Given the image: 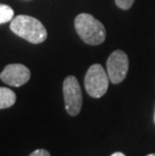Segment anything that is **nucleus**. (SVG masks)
<instances>
[{
    "label": "nucleus",
    "mask_w": 155,
    "mask_h": 156,
    "mask_svg": "<svg viewBox=\"0 0 155 156\" xmlns=\"http://www.w3.org/2000/svg\"><path fill=\"white\" fill-rule=\"evenodd\" d=\"M147 156H155V153H152V154H148Z\"/></svg>",
    "instance_id": "obj_12"
},
{
    "label": "nucleus",
    "mask_w": 155,
    "mask_h": 156,
    "mask_svg": "<svg viewBox=\"0 0 155 156\" xmlns=\"http://www.w3.org/2000/svg\"><path fill=\"white\" fill-rule=\"evenodd\" d=\"M16 95L12 90L0 87V109H7L14 105Z\"/></svg>",
    "instance_id": "obj_7"
},
{
    "label": "nucleus",
    "mask_w": 155,
    "mask_h": 156,
    "mask_svg": "<svg viewBox=\"0 0 155 156\" xmlns=\"http://www.w3.org/2000/svg\"><path fill=\"white\" fill-rule=\"evenodd\" d=\"M75 28L81 39L87 44L99 45L106 38L104 25L89 13H81L76 17Z\"/></svg>",
    "instance_id": "obj_2"
},
{
    "label": "nucleus",
    "mask_w": 155,
    "mask_h": 156,
    "mask_svg": "<svg viewBox=\"0 0 155 156\" xmlns=\"http://www.w3.org/2000/svg\"><path fill=\"white\" fill-rule=\"evenodd\" d=\"M2 82L11 87H20L26 84L30 79V71L27 67L20 64H11L6 66L0 74Z\"/></svg>",
    "instance_id": "obj_6"
},
{
    "label": "nucleus",
    "mask_w": 155,
    "mask_h": 156,
    "mask_svg": "<svg viewBox=\"0 0 155 156\" xmlns=\"http://www.w3.org/2000/svg\"><path fill=\"white\" fill-rule=\"evenodd\" d=\"M29 156H51V154L45 149H36L31 154H29Z\"/></svg>",
    "instance_id": "obj_10"
},
{
    "label": "nucleus",
    "mask_w": 155,
    "mask_h": 156,
    "mask_svg": "<svg viewBox=\"0 0 155 156\" xmlns=\"http://www.w3.org/2000/svg\"><path fill=\"white\" fill-rule=\"evenodd\" d=\"M62 92H64L65 107L68 114L71 116H77L81 112L83 105L82 90L77 78L74 76H69L65 78L62 85Z\"/></svg>",
    "instance_id": "obj_4"
},
{
    "label": "nucleus",
    "mask_w": 155,
    "mask_h": 156,
    "mask_svg": "<svg viewBox=\"0 0 155 156\" xmlns=\"http://www.w3.org/2000/svg\"><path fill=\"white\" fill-rule=\"evenodd\" d=\"M10 29L19 37L34 44H41L48 37L47 29L44 24L38 19L28 15L21 14L13 17L10 23Z\"/></svg>",
    "instance_id": "obj_1"
},
{
    "label": "nucleus",
    "mask_w": 155,
    "mask_h": 156,
    "mask_svg": "<svg viewBox=\"0 0 155 156\" xmlns=\"http://www.w3.org/2000/svg\"><path fill=\"white\" fill-rule=\"evenodd\" d=\"M111 156H126V155L123 154L122 152H115V153H113Z\"/></svg>",
    "instance_id": "obj_11"
},
{
    "label": "nucleus",
    "mask_w": 155,
    "mask_h": 156,
    "mask_svg": "<svg viewBox=\"0 0 155 156\" xmlns=\"http://www.w3.org/2000/svg\"><path fill=\"white\" fill-rule=\"evenodd\" d=\"M129 69V59L126 52L123 51H115L109 56L107 61V74L109 80L113 84L123 82Z\"/></svg>",
    "instance_id": "obj_5"
},
{
    "label": "nucleus",
    "mask_w": 155,
    "mask_h": 156,
    "mask_svg": "<svg viewBox=\"0 0 155 156\" xmlns=\"http://www.w3.org/2000/svg\"><path fill=\"white\" fill-rule=\"evenodd\" d=\"M14 16V11L10 6L6 4H0V24L11 21Z\"/></svg>",
    "instance_id": "obj_8"
},
{
    "label": "nucleus",
    "mask_w": 155,
    "mask_h": 156,
    "mask_svg": "<svg viewBox=\"0 0 155 156\" xmlns=\"http://www.w3.org/2000/svg\"><path fill=\"white\" fill-rule=\"evenodd\" d=\"M135 0H115L117 6L121 9H124V10H127V9L131 8V6L133 5Z\"/></svg>",
    "instance_id": "obj_9"
},
{
    "label": "nucleus",
    "mask_w": 155,
    "mask_h": 156,
    "mask_svg": "<svg viewBox=\"0 0 155 156\" xmlns=\"http://www.w3.org/2000/svg\"><path fill=\"white\" fill-rule=\"evenodd\" d=\"M154 122H155V112H154Z\"/></svg>",
    "instance_id": "obj_13"
},
{
    "label": "nucleus",
    "mask_w": 155,
    "mask_h": 156,
    "mask_svg": "<svg viewBox=\"0 0 155 156\" xmlns=\"http://www.w3.org/2000/svg\"><path fill=\"white\" fill-rule=\"evenodd\" d=\"M109 77L101 65L95 64L89 68L85 76V88L91 97L101 98L107 93Z\"/></svg>",
    "instance_id": "obj_3"
}]
</instances>
